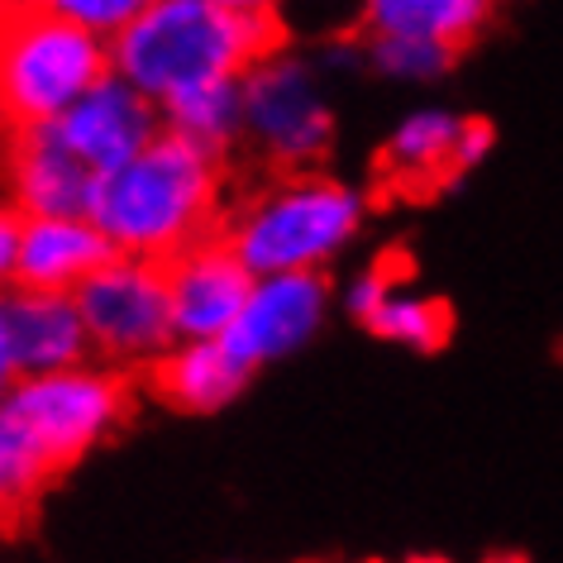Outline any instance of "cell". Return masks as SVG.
Returning <instances> with one entry per match:
<instances>
[{"instance_id": "obj_14", "label": "cell", "mask_w": 563, "mask_h": 563, "mask_svg": "<svg viewBox=\"0 0 563 563\" xmlns=\"http://www.w3.org/2000/svg\"><path fill=\"white\" fill-rule=\"evenodd\" d=\"M253 373L249 358H239L230 340H181L173 344L163 358H153L144 368V387L173 411H220L224 401H234L244 391Z\"/></svg>"}, {"instance_id": "obj_7", "label": "cell", "mask_w": 563, "mask_h": 563, "mask_svg": "<svg viewBox=\"0 0 563 563\" xmlns=\"http://www.w3.org/2000/svg\"><path fill=\"white\" fill-rule=\"evenodd\" d=\"M244 130L258 139L273 167L301 173V163H316L330 148L334 124L311 77L282 53H273L244 73Z\"/></svg>"}, {"instance_id": "obj_18", "label": "cell", "mask_w": 563, "mask_h": 563, "mask_svg": "<svg viewBox=\"0 0 563 563\" xmlns=\"http://www.w3.org/2000/svg\"><path fill=\"white\" fill-rule=\"evenodd\" d=\"M377 340H391L401 349H420V354H434V349L449 344V330H454V316H449L444 301L420 297V291H406L401 282H391L383 291V301L363 316Z\"/></svg>"}, {"instance_id": "obj_8", "label": "cell", "mask_w": 563, "mask_h": 563, "mask_svg": "<svg viewBox=\"0 0 563 563\" xmlns=\"http://www.w3.org/2000/svg\"><path fill=\"white\" fill-rule=\"evenodd\" d=\"M258 273L239 258L224 230L196 239L167 258V291H173L177 340H220L244 311Z\"/></svg>"}, {"instance_id": "obj_24", "label": "cell", "mask_w": 563, "mask_h": 563, "mask_svg": "<svg viewBox=\"0 0 563 563\" xmlns=\"http://www.w3.org/2000/svg\"><path fill=\"white\" fill-rule=\"evenodd\" d=\"M15 349H10V325H5V297H0V401H5V391L15 387Z\"/></svg>"}, {"instance_id": "obj_21", "label": "cell", "mask_w": 563, "mask_h": 563, "mask_svg": "<svg viewBox=\"0 0 563 563\" xmlns=\"http://www.w3.org/2000/svg\"><path fill=\"white\" fill-rule=\"evenodd\" d=\"M34 511V497L24 492V483H20V473H15V463H10V454H5V444H0V534L5 530H15L24 516Z\"/></svg>"}, {"instance_id": "obj_19", "label": "cell", "mask_w": 563, "mask_h": 563, "mask_svg": "<svg viewBox=\"0 0 563 563\" xmlns=\"http://www.w3.org/2000/svg\"><path fill=\"white\" fill-rule=\"evenodd\" d=\"M368 53L387 77H406V81L440 77L459 58V48L440 44V38H416V34H368Z\"/></svg>"}, {"instance_id": "obj_15", "label": "cell", "mask_w": 563, "mask_h": 563, "mask_svg": "<svg viewBox=\"0 0 563 563\" xmlns=\"http://www.w3.org/2000/svg\"><path fill=\"white\" fill-rule=\"evenodd\" d=\"M459 130H463V120L449 115V110H416V115L387 139L383 158H377L383 181L391 191H411V196L440 191L449 181H459L463 177L454 163Z\"/></svg>"}, {"instance_id": "obj_17", "label": "cell", "mask_w": 563, "mask_h": 563, "mask_svg": "<svg viewBox=\"0 0 563 563\" xmlns=\"http://www.w3.org/2000/svg\"><path fill=\"white\" fill-rule=\"evenodd\" d=\"M492 0H368L363 30L368 34H416L440 38L449 48H468V38L483 30Z\"/></svg>"}, {"instance_id": "obj_22", "label": "cell", "mask_w": 563, "mask_h": 563, "mask_svg": "<svg viewBox=\"0 0 563 563\" xmlns=\"http://www.w3.org/2000/svg\"><path fill=\"white\" fill-rule=\"evenodd\" d=\"M492 144H497V130H492L487 120H463V130H459V148H454V163H459V173H473L477 163L492 153Z\"/></svg>"}, {"instance_id": "obj_5", "label": "cell", "mask_w": 563, "mask_h": 563, "mask_svg": "<svg viewBox=\"0 0 563 563\" xmlns=\"http://www.w3.org/2000/svg\"><path fill=\"white\" fill-rule=\"evenodd\" d=\"M363 220L358 191L330 177L287 173L273 191H258L234 220H224V239L239 249L253 273H306L349 244Z\"/></svg>"}, {"instance_id": "obj_9", "label": "cell", "mask_w": 563, "mask_h": 563, "mask_svg": "<svg viewBox=\"0 0 563 563\" xmlns=\"http://www.w3.org/2000/svg\"><path fill=\"white\" fill-rule=\"evenodd\" d=\"M5 177L20 216H91L101 173L67 144L58 120L5 130Z\"/></svg>"}, {"instance_id": "obj_3", "label": "cell", "mask_w": 563, "mask_h": 563, "mask_svg": "<svg viewBox=\"0 0 563 563\" xmlns=\"http://www.w3.org/2000/svg\"><path fill=\"white\" fill-rule=\"evenodd\" d=\"M134 368H53L20 373L0 401V444L15 463L24 492L38 501L58 477L115 434L134 411Z\"/></svg>"}, {"instance_id": "obj_23", "label": "cell", "mask_w": 563, "mask_h": 563, "mask_svg": "<svg viewBox=\"0 0 563 563\" xmlns=\"http://www.w3.org/2000/svg\"><path fill=\"white\" fill-rule=\"evenodd\" d=\"M20 230H24V216L10 206H0V287L15 282V258H20Z\"/></svg>"}, {"instance_id": "obj_13", "label": "cell", "mask_w": 563, "mask_h": 563, "mask_svg": "<svg viewBox=\"0 0 563 563\" xmlns=\"http://www.w3.org/2000/svg\"><path fill=\"white\" fill-rule=\"evenodd\" d=\"M5 325L20 373L77 368V363H87V354H96L73 291H44L15 282V291L5 297Z\"/></svg>"}, {"instance_id": "obj_6", "label": "cell", "mask_w": 563, "mask_h": 563, "mask_svg": "<svg viewBox=\"0 0 563 563\" xmlns=\"http://www.w3.org/2000/svg\"><path fill=\"white\" fill-rule=\"evenodd\" d=\"M81 320L91 330V349L115 368H148L177 344L173 291H167V263L115 253L106 267L73 291Z\"/></svg>"}, {"instance_id": "obj_12", "label": "cell", "mask_w": 563, "mask_h": 563, "mask_svg": "<svg viewBox=\"0 0 563 563\" xmlns=\"http://www.w3.org/2000/svg\"><path fill=\"white\" fill-rule=\"evenodd\" d=\"M115 253L120 249L91 216H24L15 282L44 291H77Z\"/></svg>"}, {"instance_id": "obj_2", "label": "cell", "mask_w": 563, "mask_h": 563, "mask_svg": "<svg viewBox=\"0 0 563 563\" xmlns=\"http://www.w3.org/2000/svg\"><path fill=\"white\" fill-rule=\"evenodd\" d=\"M91 220L120 253L173 258L196 239L224 230L220 220V158L187 134L163 130L124 167L101 177Z\"/></svg>"}, {"instance_id": "obj_16", "label": "cell", "mask_w": 563, "mask_h": 563, "mask_svg": "<svg viewBox=\"0 0 563 563\" xmlns=\"http://www.w3.org/2000/svg\"><path fill=\"white\" fill-rule=\"evenodd\" d=\"M163 120L167 130L187 134L191 144L224 158L244 130V77H210L163 96Z\"/></svg>"}, {"instance_id": "obj_20", "label": "cell", "mask_w": 563, "mask_h": 563, "mask_svg": "<svg viewBox=\"0 0 563 563\" xmlns=\"http://www.w3.org/2000/svg\"><path fill=\"white\" fill-rule=\"evenodd\" d=\"M44 5L53 10V15L77 20V24H87V30L110 38V34H120L148 0H44Z\"/></svg>"}, {"instance_id": "obj_10", "label": "cell", "mask_w": 563, "mask_h": 563, "mask_svg": "<svg viewBox=\"0 0 563 563\" xmlns=\"http://www.w3.org/2000/svg\"><path fill=\"white\" fill-rule=\"evenodd\" d=\"M58 130H63L67 144L106 177L130 158H139V153L167 130V120H163V101H153L148 91L134 87V81L110 73V77L96 81L81 101H73L63 110Z\"/></svg>"}, {"instance_id": "obj_1", "label": "cell", "mask_w": 563, "mask_h": 563, "mask_svg": "<svg viewBox=\"0 0 563 563\" xmlns=\"http://www.w3.org/2000/svg\"><path fill=\"white\" fill-rule=\"evenodd\" d=\"M287 44L273 5L234 10L220 0H148L110 34V63L153 101L210 77H244Z\"/></svg>"}, {"instance_id": "obj_4", "label": "cell", "mask_w": 563, "mask_h": 563, "mask_svg": "<svg viewBox=\"0 0 563 563\" xmlns=\"http://www.w3.org/2000/svg\"><path fill=\"white\" fill-rule=\"evenodd\" d=\"M110 73L106 34L53 15L44 0H0V130L58 120Z\"/></svg>"}, {"instance_id": "obj_25", "label": "cell", "mask_w": 563, "mask_h": 563, "mask_svg": "<svg viewBox=\"0 0 563 563\" xmlns=\"http://www.w3.org/2000/svg\"><path fill=\"white\" fill-rule=\"evenodd\" d=\"M220 5H234V10H263V5H273V0H220Z\"/></svg>"}, {"instance_id": "obj_11", "label": "cell", "mask_w": 563, "mask_h": 563, "mask_svg": "<svg viewBox=\"0 0 563 563\" xmlns=\"http://www.w3.org/2000/svg\"><path fill=\"white\" fill-rule=\"evenodd\" d=\"M320 316H325V277H320V267H306V273H267L253 282L244 311L224 330V340H230L239 358H249L258 368L267 358L301 349L316 334Z\"/></svg>"}]
</instances>
